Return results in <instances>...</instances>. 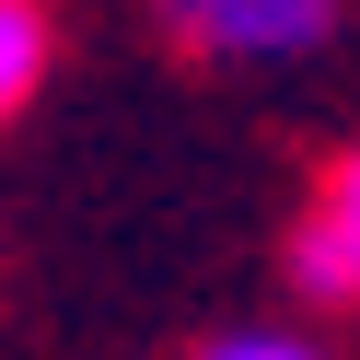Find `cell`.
Here are the masks:
<instances>
[{"instance_id": "6da1fadb", "label": "cell", "mask_w": 360, "mask_h": 360, "mask_svg": "<svg viewBox=\"0 0 360 360\" xmlns=\"http://www.w3.org/2000/svg\"><path fill=\"white\" fill-rule=\"evenodd\" d=\"M349 0H163V35L198 58H302L337 35Z\"/></svg>"}, {"instance_id": "7a4b0ae2", "label": "cell", "mask_w": 360, "mask_h": 360, "mask_svg": "<svg viewBox=\"0 0 360 360\" xmlns=\"http://www.w3.org/2000/svg\"><path fill=\"white\" fill-rule=\"evenodd\" d=\"M290 279H302V302H360V140L314 186L302 233H290Z\"/></svg>"}, {"instance_id": "3957f363", "label": "cell", "mask_w": 360, "mask_h": 360, "mask_svg": "<svg viewBox=\"0 0 360 360\" xmlns=\"http://www.w3.org/2000/svg\"><path fill=\"white\" fill-rule=\"evenodd\" d=\"M47 82V0H0V128L35 105Z\"/></svg>"}, {"instance_id": "277c9868", "label": "cell", "mask_w": 360, "mask_h": 360, "mask_svg": "<svg viewBox=\"0 0 360 360\" xmlns=\"http://www.w3.org/2000/svg\"><path fill=\"white\" fill-rule=\"evenodd\" d=\"M198 360H326L314 337H290V326H233V337H210Z\"/></svg>"}]
</instances>
